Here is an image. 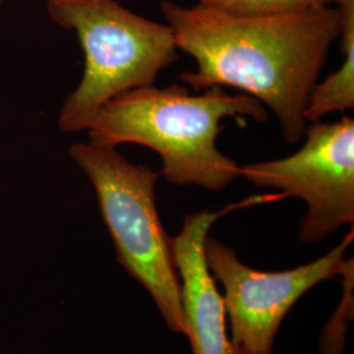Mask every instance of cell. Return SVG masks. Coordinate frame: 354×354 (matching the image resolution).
<instances>
[{
    "mask_svg": "<svg viewBox=\"0 0 354 354\" xmlns=\"http://www.w3.org/2000/svg\"><path fill=\"white\" fill-rule=\"evenodd\" d=\"M160 12L177 49L197 62L180 79L194 91L231 87L276 114L283 140L298 143L314 86L340 36L336 6L272 16H234L196 4L162 0Z\"/></svg>",
    "mask_w": 354,
    "mask_h": 354,
    "instance_id": "1",
    "label": "cell"
},
{
    "mask_svg": "<svg viewBox=\"0 0 354 354\" xmlns=\"http://www.w3.org/2000/svg\"><path fill=\"white\" fill-rule=\"evenodd\" d=\"M227 117L266 121L263 104L222 87L190 95L178 84L165 88L146 86L127 91L106 102L89 125V142L117 147L146 146L163 162L160 176L174 185L207 190L227 188L241 177V165L219 151L216 138Z\"/></svg>",
    "mask_w": 354,
    "mask_h": 354,
    "instance_id": "2",
    "label": "cell"
},
{
    "mask_svg": "<svg viewBox=\"0 0 354 354\" xmlns=\"http://www.w3.org/2000/svg\"><path fill=\"white\" fill-rule=\"evenodd\" d=\"M46 10L53 23L75 32L84 53L82 80L58 117L66 133L87 131L106 102L152 86L178 57L169 26L131 12L117 0H48Z\"/></svg>",
    "mask_w": 354,
    "mask_h": 354,
    "instance_id": "3",
    "label": "cell"
},
{
    "mask_svg": "<svg viewBox=\"0 0 354 354\" xmlns=\"http://www.w3.org/2000/svg\"><path fill=\"white\" fill-rule=\"evenodd\" d=\"M70 155L95 189L117 263L149 292L167 327L185 336L171 236L155 198L160 174L131 163L117 147L92 142L74 143Z\"/></svg>",
    "mask_w": 354,
    "mask_h": 354,
    "instance_id": "4",
    "label": "cell"
},
{
    "mask_svg": "<svg viewBox=\"0 0 354 354\" xmlns=\"http://www.w3.org/2000/svg\"><path fill=\"white\" fill-rule=\"evenodd\" d=\"M304 146L290 156L241 167L257 188L276 189L306 205L299 239L322 243L354 225V120H322L304 129Z\"/></svg>",
    "mask_w": 354,
    "mask_h": 354,
    "instance_id": "5",
    "label": "cell"
},
{
    "mask_svg": "<svg viewBox=\"0 0 354 354\" xmlns=\"http://www.w3.org/2000/svg\"><path fill=\"white\" fill-rule=\"evenodd\" d=\"M354 230L317 260L279 272H263L241 263L227 244L207 236L205 257L215 281L223 286L231 342L244 354H274L283 319L306 292L339 277Z\"/></svg>",
    "mask_w": 354,
    "mask_h": 354,
    "instance_id": "6",
    "label": "cell"
},
{
    "mask_svg": "<svg viewBox=\"0 0 354 354\" xmlns=\"http://www.w3.org/2000/svg\"><path fill=\"white\" fill-rule=\"evenodd\" d=\"M285 198L282 193L252 196L219 212L207 209L187 215L181 231L171 238L180 281L181 308L192 354H244L228 337L223 297L205 257V241L215 222L238 209Z\"/></svg>",
    "mask_w": 354,
    "mask_h": 354,
    "instance_id": "7",
    "label": "cell"
},
{
    "mask_svg": "<svg viewBox=\"0 0 354 354\" xmlns=\"http://www.w3.org/2000/svg\"><path fill=\"white\" fill-rule=\"evenodd\" d=\"M335 6L340 13L344 61L339 70L314 86L304 111L307 124L354 108V0H337Z\"/></svg>",
    "mask_w": 354,
    "mask_h": 354,
    "instance_id": "8",
    "label": "cell"
},
{
    "mask_svg": "<svg viewBox=\"0 0 354 354\" xmlns=\"http://www.w3.org/2000/svg\"><path fill=\"white\" fill-rule=\"evenodd\" d=\"M339 277L342 279L344 285L342 302L322 330L319 345L320 354H344L346 329L349 323L353 320V259L344 260Z\"/></svg>",
    "mask_w": 354,
    "mask_h": 354,
    "instance_id": "9",
    "label": "cell"
},
{
    "mask_svg": "<svg viewBox=\"0 0 354 354\" xmlns=\"http://www.w3.org/2000/svg\"><path fill=\"white\" fill-rule=\"evenodd\" d=\"M197 4L234 16H272L332 6L337 0H196Z\"/></svg>",
    "mask_w": 354,
    "mask_h": 354,
    "instance_id": "10",
    "label": "cell"
},
{
    "mask_svg": "<svg viewBox=\"0 0 354 354\" xmlns=\"http://www.w3.org/2000/svg\"><path fill=\"white\" fill-rule=\"evenodd\" d=\"M3 1H4V0H0V7H1V4H3Z\"/></svg>",
    "mask_w": 354,
    "mask_h": 354,
    "instance_id": "11",
    "label": "cell"
}]
</instances>
